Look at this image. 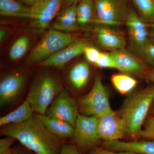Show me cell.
Masks as SVG:
<instances>
[{"label": "cell", "mask_w": 154, "mask_h": 154, "mask_svg": "<svg viewBox=\"0 0 154 154\" xmlns=\"http://www.w3.org/2000/svg\"><path fill=\"white\" fill-rule=\"evenodd\" d=\"M0 134L15 138L19 143L35 154H60L62 146L65 142L64 140L49 131L40 114L36 113L20 124L2 127Z\"/></svg>", "instance_id": "cell-1"}, {"label": "cell", "mask_w": 154, "mask_h": 154, "mask_svg": "<svg viewBox=\"0 0 154 154\" xmlns=\"http://www.w3.org/2000/svg\"><path fill=\"white\" fill-rule=\"evenodd\" d=\"M154 99V87L135 92L125 100L117 114L126 123L127 134L138 137Z\"/></svg>", "instance_id": "cell-2"}, {"label": "cell", "mask_w": 154, "mask_h": 154, "mask_svg": "<svg viewBox=\"0 0 154 154\" xmlns=\"http://www.w3.org/2000/svg\"><path fill=\"white\" fill-rule=\"evenodd\" d=\"M65 88L60 77L45 71L36 77L26 99L34 113L45 115L56 97Z\"/></svg>", "instance_id": "cell-3"}, {"label": "cell", "mask_w": 154, "mask_h": 154, "mask_svg": "<svg viewBox=\"0 0 154 154\" xmlns=\"http://www.w3.org/2000/svg\"><path fill=\"white\" fill-rule=\"evenodd\" d=\"M74 35L57 30L45 33L31 51L27 59L29 65L41 63L76 40Z\"/></svg>", "instance_id": "cell-4"}, {"label": "cell", "mask_w": 154, "mask_h": 154, "mask_svg": "<svg viewBox=\"0 0 154 154\" xmlns=\"http://www.w3.org/2000/svg\"><path fill=\"white\" fill-rule=\"evenodd\" d=\"M77 101L82 115L99 116L114 112L110 107L107 90L98 76L91 91Z\"/></svg>", "instance_id": "cell-5"}, {"label": "cell", "mask_w": 154, "mask_h": 154, "mask_svg": "<svg viewBox=\"0 0 154 154\" xmlns=\"http://www.w3.org/2000/svg\"><path fill=\"white\" fill-rule=\"evenodd\" d=\"M28 75L24 71H15L4 75L0 81V107L2 110L16 105L25 91Z\"/></svg>", "instance_id": "cell-6"}, {"label": "cell", "mask_w": 154, "mask_h": 154, "mask_svg": "<svg viewBox=\"0 0 154 154\" xmlns=\"http://www.w3.org/2000/svg\"><path fill=\"white\" fill-rule=\"evenodd\" d=\"M98 116H86L79 113L74 127L72 143L81 151L88 152L101 143L97 131Z\"/></svg>", "instance_id": "cell-7"}, {"label": "cell", "mask_w": 154, "mask_h": 154, "mask_svg": "<svg viewBox=\"0 0 154 154\" xmlns=\"http://www.w3.org/2000/svg\"><path fill=\"white\" fill-rule=\"evenodd\" d=\"M95 3L94 23L109 27L125 23L128 11L126 0H95Z\"/></svg>", "instance_id": "cell-8"}, {"label": "cell", "mask_w": 154, "mask_h": 154, "mask_svg": "<svg viewBox=\"0 0 154 154\" xmlns=\"http://www.w3.org/2000/svg\"><path fill=\"white\" fill-rule=\"evenodd\" d=\"M79 113L77 100L65 88L56 97L45 115L58 119L74 127Z\"/></svg>", "instance_id": "cell-9"}, {"label": "cell", "mask_w": 154, "mask_h": 154, "mask_svg": "<svg viewBox=\"0 0 154 154\" xmlns=\"http://www.w3.org/2000/svg\"><path fill=\"white\" fill-rule=\"evenodd\" d=\"M125 23L131 48L138 55L149 42L150 34L147 24L132 9H128Z\"/></svg>", "instance_id": "cell-10"}, {"label": "cell", "mask_w": 154, "mask_h": 154, "mask_svg": "<svg viewBox=\"0 0 154 154\" xmlns=\"http://www.w3.org/2000/svg\"><path fill=\"white\" fill-rule=\"evenodd\" d=\"M64 0H42L30 6V24L39 30H45L63 8Z\"/></svg>", "instance_id": "cell-11"}, {"label": "cell", "mask_w": 154, "mask_h": 154, "mask_svg": "<svg viewBox=\"0 0 154 154\" xmlns=\"http://www.w3.org/2000/svg\"><path fill=\"white\" fill-rule=\"evenodd\" d=\"M97 131L104 141L119 140L127 134V125L123 119L115 112L98 116Z\"/></svg>", "instance_id": "cell-12"}, {"label": "cell", "mask_w": 154, "mask_h": 154, "mask_svg": "<svg viewBox=\"0 0 154 154\" xmlns=\"http://www.w3.org/2000/svg\"><path fill=\"white\" fill-rule=\"evenodd\" d=\"M88 45L87 42L77 39L38 65L43 67L62 68L72 60L83 54Z\"/></svg>", "instance_id": "cell-13"}, {"label": "cell", "mask_w": 154, "mask_h": 154, "mask_svg": "<svg viewBox=\"0 0 154 154\" xmlns=\"http://www.w3.org/2000/svg\"><path fill=\"white\" fill-rule=\"evenodd\" d=\"M104 148L113 151L133 152L139 154H154V140L124 142L119 140L106 141L102 143Z\"/></svg>", "instance_id": "cell-14"}, {"label": "cell", "mask_w": 154, "mask_h": 154, "mask_svg": "<svg viewBox=\"0 0 154 154\" xmlns=\"http://www.w3.org/2000/svg\"><path fill=\"white\" fill-rule=\"evenodd\" d=\"M110 54L120 71L137 73L143 71L145 69L142 60L125 48L110 51Z\"/></svg>", "instance_id": "cell-15"}, {"label": "cell", "mask_w": 154, "mask_h": 154, "mask_svg": "<svg viewBox=\"0 0 154 154\" xmlns=\"http://www.w3.org/2000/svg\"><path fill=\"white\" fill-rule=\"evenodd\" d=\"M96 37L99 45L110 51L124 49L126 39L124 34L114 30L109 26L100 25L96 30Z\"/></svg>", "instance_id": "cell-16"}, {"label": "cell", "mask_w": 154, "mask_h": 154, "mask_svg": "<svg viewBox=\"0 0 154 154\" xmlns=\"http://www.w3.org/2000/svg\"><path fill=\"white\" fill-rule=\"evenodd\" d=\"M77 4H72L60 10L54 23V29L66 32L78 30L79 24L77 20Z\"/></svg>", "instance_id": "cell-17"}, {"label": "cell", "mask_w": 154, "mask_h": 154, "mask_svg": "<svg viewBox=\"0 0 154 154\" xmlns=\"http://www.w3.org/2000/svg\"><path fill=\"white\" fill-rule=\"evenodd\" d=\"M27 99L18 107L0 118V127L10 124H19L28 120L34 114Z\"/></svg>", "instance_id": "cell-18"}, {"label": "cell", "mask_w": 154, "mask_h": 154, "mask_svg": "<svg viewBox=\"0 0 154 154\" xmlns=\"http://www.w3.org/2000/svg\"><path fill=\"white\" fill-rule=\"evenodd\" d=\"M91 69L88 63L80 62L70 69L68 75L69 82L74 89L80 91L88 84Z\"/></svg>", "instance_id": "cell-19"}, {"label": "cell", "mask_w": 154, "mask_h": 154, "mask_svg": "<svg viewBox=\"0 0 154 154\" xmlns=\"http://www.w3.org/2000/svg\"><path fill=\"white\" fill-rule=\"evenodd\" d=\"M40 115L44 125L53 134L64 140L72 137L74 127L70 124L58 119Z\"/></svg>", "instance_id": "cell-20"}, {"label": "cell", "mask_w": 154, "mask_h": 154, "mask_svg": "<svg viewBox=\"0 0 154 154\" xmlns=\"http://www.w3.org/2000/svg\"><path fill=\"white\" fill-rule=\"evenodd\" d=\"M31 8L16 0H0V14L2 16L30 18Z\"/></svg>", "instance_id": "cell-21"}, {"label": "cell", "mask_w": 154, "mask_h": 154, "mask_svg": "<svg viewBox=\"0 0 154 154\" xmlns=\"http://www.w3.org/2000/svg\"><path fill=\"white\" fill-rule=\"evenodd\" d=\"M95 12V0H81L77 4V16L79 25L93 22Z\"/></svg>", "instance_id": "cell-22"}, {"label": "cell", "mask_w": 154, "mask_h": 154, "mask_svg": "<svg viewBox=\"0 0 154 154\" xmlns=\"http://www.w3.org/2000/svg\"><path fill=\"white\" fill-rule=\"evenodd\" d=\"M111 81L115 89L122 95L132 91L137 85L135 79L124 74H116L111 76Z\"/></svg>", "instance_id": "cell-23"}, {"label": "cell", "mask_w": 154, "mask_h": 154, "mask_svg": "<svg viewBox=\"0 0 154 154\" xmlns=\"http://www.w3.org/2000/svg\"><path fill=\"white\" fill-rule=\"evenodd\" d=\"M137 14L147 24H154V0H131Z\"/></svg>", "instance_id": "cell-24"}, {"label": "cell", "mask_w": 154, "mask_h": 154, "mask_svg": "<svg viewBox=\"0 0 154 154\" xmlns=\"http://www.w3.org/2000/svg\"><path fill=\"white\" fill-rule=\"evenodd\" d=\"M30 45L28 36H22L17 38L11 46L9 51L11 60L17 61L25 55Z\"/></svg>", "instance_id": "cell-25"}, {"label": "cell", "mask_w": 154, "mask_h": 154, "mask_svg": "<svg viewBox=\"0 0 154 154\" xmlns=\"http://www.w3.org/2000/svg\"><path fill=\"white\" fill-rule=\"evenodd\" d=\"M144 123L139 137L147 140H154V116H149L146 119Z\"/></svg>", "instance_id": "cell-26"}, {"label": "cell", "mask_w": 154, "mask_h": 154, "mask_svg": "<svg viewBox=\"0 0 154 154\" xmlns=\"http://www.w3.org/2000/svg\"><path fill=\"white\" fill-rule=\"evenodd\" d=\"M95 65L100 68L114 69L118 66L110 54L101 52Z\"/></svg>", "instance_id": "cell-27"}, {"label": "cell", "mask_w": 154, "mask_h": 154, "mask_svg": "<svg viewBox=\"0 0 154 154\" xmlns=\"http://www.w3.org/2000/svg\"><path fill=\"white\" fill-rule=\"evenodd\" d=\"M138 55L143 61L154 65V43L149 42Z\"/></svg>", "instance_id": "cell-28"}, {"label": "cell", "mask_w": 154, "mask_h": 154, "mask_svg": "<svg viewBox=\"0 0 154 154\" xmlns=\"http://www.w3.org/2000/svg\"><path fill=\"white\" fill-rule=\"evenodd\" d=\"M0 140V154H6L12 149V146L17 140L14 137L5 136Z\"/></svg>", "instance_id": "cell-29"}, {"label": "cell", "mask_w": 154, "mask_h": 154, "mask_svg": "<svg viewBox=\"0 0 154 154\" xmlns=\"http://www.w3.org/2000/svg\"><path fill=\"white\" fill-rule=\"evenodd\" d=\"M101 52L96 48L89 45L85 48L83 54H85L87 61L95 65Z\"/></svg>", "instance_id": "cell-30"}, {"label": "cell", "mask_w": 154, "mask_h": 154, "mask_svg": "<svg viewBox=\"0 0 154 154\" xmlns=\"http://www.w3.org/2000/svg\"><path fill=\"white\" fill-rule=\"evenodd\" d=\"M86 154H139L130 152L113 151L104 148L96 146L90 150Z\"/></svg>", "instance_id": "cell-31"}, {"label": "cell", "mask_w": 154, "mask_h": 154, "mask_svg": "<svg viewBox=\"0 0 154 154\" xmlns=\"http://www.w3.org/2000/svg\"><path fill=\"white\" fill-rule=\"evenodd\" d=\"M60 154H82V153L75 144L65 142L62 146Z\"/></svg>", "instance_id": "cell-32"}, {"label": "cell", "mask_w": 154, "mask_h": 154, "mask_svg": "<svg viewBox=\"0 0 154 154\" xmlns=\"http://www.w3.org/2000/svg\"><path fill=\"white\" fill-rule=\"evenodd\" d=\"M13 154H33V152L19 143L17 144L13 147Z\"/></svg>", "instance_id": "cell-33"}, {"label": "cell", "mask_w": 154, "mask_h": 154, "mask_svg": "<svg viewBox=\"0 0 154 154\" xmlns=\"http://www.w3.org/2000/svg\"><path fill=\"white\" fill-rule=\"evenodd\" d=\"M80 1L81 0H64L62 8H65L74 3H79Z\"/></svg>", "instance_id": "cell-34"}, {"label": "cell", "mask_w": 154, "mask_h": 154, "mask_svg": "<svg viewBox=\"0 0 154 154\" xmlns=\"http://www.w3.org/2000/svg\"><path fill=\"white\" fill-rule=\"evenodd\" d=\"M7 35V31L3 29H1L0 30V41L2 42L5 38Z\"/></svg>", "instance_id": "cell-35"}, {"label": "cell", "mask_w": 154, "mask_h": 154, "mask_svg": "<svg viewBox=\"0 0 154 154\" xmlns=\"http://www.w3.org/2000/svg\"><path fill=\"white\" fill-rule=\"evenodd\" d=\"M18 1L22 4H25V5L30 6V7L31 6L30 0H18Z\"/></svg>", "instance_id": "cell-36"}, {"label": "cell", "mask_w": 154, "mask_h": 154, "mask_svg": "<svg viewBox=\"0 0 154 154\" xmlns=\"http://www.w3.org/2000/svg\"><path fill=\"white\" fill-rule=\"evenodd\" d=\"M149 79L154 85V70L151 72L149 74Z\"/></svg>", "instance_id": "cell-37"}, {"label": "cell", "mask_w": 154, "mask_h": 154, "mask_svg": "<svg viewBox=\"0 0 154 154\" xmlns=\"http://www.w3.org/2000/svg\"><path fill=\"white\" fill-rule=\"evenodd\" d=\"M151 25V34H150V36H151L152 38L154 39V24Z\"/></svg>", "instance_id": "cell-38"}, {"label": "cell", "mask_w": 154, "mask_h": 154, "mask_svg": "<svg viewBox=\"0 0 154 154\" xmlns=\"http://www.w3.org/2000/svg\"><path fill=\"white\" fill-rule=\"evenodd\" d=\"M30 3H31V6L33 5L34 4H36V3H37L38 2H41L42 0H30Z\"/></svg>", "instance_id": "cell-39"}, {"label": "cell", "mask_w": 154, "mask_h": 154, "mask_svg": "<svg viewBox=\"0 0 154 154\" xmlns=\"http://www.w3.org/2000/svg\"><path fill=\"white\" fill-rule=\"evenodd\" d=\"M6 154H13V148H12V149L11 150V151L9 152L8 153H7Z\"/></svg>", "instance_id": "cell-40"}, {"label": "cell", "mask_w": 154, "mask_h": 154, "mask_svg": "<svg viewBox=\"0 0 154 154\" xmlns=\"http://www.w3.org/2000/svg\"><path fill=\"white\" fill-rule=\"evenodd\" d=\"M153 113H154V111H153Z\"/></svg>", "instance_id": "cell-41"}, {"label": "cell", "mask_w": 154, "mask_h": 154, "mask_svg": "<svg viewBox=\"0 0 154 154\" xmlns=\"http://www.w3.org/2000/svg\"><path fill=\"white\" fill-rule=\"evenodd\" d=\"M33 154H34V153H33Z\"/></svg>", "instance_id": "cell-42"}]
</instances>
